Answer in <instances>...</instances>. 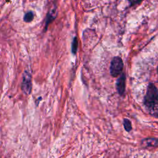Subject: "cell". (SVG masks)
I'll return each mask as SVG.
<instances>
[{"label":"cell","mask_w":158,"mask_h":158,"mask_svg":"<svg viewBox=\"0 0 158 158\" xmlns=\"http://www.w3.org/2000/svg\"><path fill=\"white\" fill-rule=\"evenodd\" d=\"M34 19V14L32 11H29L28 12H27L24 16H23V21L27 22V23H28V22H31Z\"/></svg>","instance_id":"6"},{"label":"cell","mask_w":158,"mask_h":158,"mask_svg":"<svg viewBox=\"0 0 158 158\" xmlns=\"http://www.w3.org/2000/svg\"><path fill=\"white\" fill-rule=\"evenodd\" d=\"M78 49V40L77 37H74L72 43V52L75 54Z\"/></svg>","instance_id":"8"},{"label":"cell","mask_w":158,"mask_h":158,"mask_svg":"<svg viewBox=\"0 0 158 158\" xmlns=\"http://www.w3.org/2000/svg\"><path fill=\"white\" fill-rule=\"evenodd\" d=\"M56 9H51L47 15H46V20H45V31L47 30V28H48V27L49 25V24L55 19L56 17Z\"/></svg>","instance_id":"5"},{"label":"cell","mask_w":158,"mask_h":158,"mask_svg":"<svg viewBox=\"0 0 158 158\" xmlns=\"http://www.w3.org/2000/svg\"><path fill=\"white\" fill-rule=\"evenodd\" d=\"M21 86H22V89L25 94L28 95L31 93V88H32L31 76V74L27 71H25L23 73Z\"/></svg>","instance_id":"3"},{"label":"cell","mask_w":158,"mask_h":158,"mask_svg":"<svg viewBox=\"0 0 158 158\" xmlns=\"http://www.w3.org/2000/svg\"><path fill=\"white\" fill-rule=\"evenodd\" d=\"M157 73H158V65H157Z\"/></svg>","instance_id":"11"},{"label":"cell","mask_w":158,"mask_h":158,"mask_svg":"<svg viewBox=\"0 0 158 158\" xmlns=\"http://www.w3.org/2000/svg\"><path fill=\"white\" fill-rule=\"evenodd\" d=\"M143 143H144V144L146 145V146H154L157 143V141L156 139L149 138L143 140Z\"/></svg>","instance_id":"7"},{"label":"cell","mask_w":158,"mask_h":158,"mask_svg":"<svg viewBox=\"0 0 158 158\" xmlns=\"http://www.w3.org/2000/svg\"><path fill=\"white\" fill-rule=\"evenodd\" d=\"M123 126H124V128L127 131H130L131 130V124L130 121L128 119H127V118L124 119Z\"/></svg>","instance_id":"9"},{"label":"cell","mask_w":158,"mask_h":158,"mask_svg":"<svg viewBox=\"0 0 158 158\" xmlns=\"http://www.w3.org/2000/svg\"><path fill=\"white\" fill-rule=\"evenodd\" d=\"M123 63L122 59L118 56L114 57L110 63V74L114 77H117L120 75L123 70Z\"/></svg>","instance_id":"2"},{"label":"cell","mask_w":158,"mask_h":158,"mask_svg":"<svg viewBox=\"0 0 158 158\" xmlns=\"http://www.w3.org/2000/svg\"><path fill=\"white\" fill-rule=\"evenodd\" d=\"M143 0H128V2L129 3V5L130 6H133L135 5H138Z\"/></svg>","instance_id":"10"},{"label":"cell","mask_w":158,"mask_h":158,"mask_svg":"<svg viewBox=\"0 0 158 158\" xmlns=\"http://www.w3.org/2000/svg\"><path fill=\"white\" fill-rule=\"evenodd\" d=\"M125 80H126V77L124 73H122L117 80V89L120 95H122L125 92Z\"/></svg>","instance_id":"4"},{"label":"cell","mask_w":158,"mask_h":158,"mask_svg":"<svg viewBox=\"0 0 158 158\" xmlns=\"http://www.w3.org/2000/svg\"><path fill=\"white\" fill-rule=\"evenodd\" d=\"M144 104L149 109L155 107L158 104V89L153 83H149L147 87Z\"/></svg>","instance_id":"1"}]
</instances>
